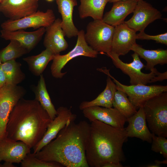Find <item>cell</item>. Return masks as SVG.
<instances>
[{"label":"cell","mask_w":167,"mask_h":167,"mask_svg":"<svg viewBox=\"0 0 167 167\" xmlns=\"http://www.w3.org/2000/svg\"><path fill=\"white\" fill-rule=\"evenodd\" d=\"M155 163L158 164L159 165H160L161 164H167V159H165V160L160 161L158 160H156L154 161Z\"/></svg>","instance_id":"37"},{"label":"cell","mask_w":167,"mask_h":167,"mask_svg":"<svg viewBox=\"0 0 167 167\" xmlns=\"http://www.w3.org/2000/svg\"><path fill=\"white\" fill-rule=\"evenodd\" d=\"M57 111V116L49 125L43 137L33 148V153L39 152L54 139L69 121H75L77 115L72 113L71 108L60 106Z\"/></svg>","instance_id":"12"},{"label":"cell","mask_w":167,"mask_h":167,"mask_svg":"<svg viewBox=\"0 0 167 167\" xmlns=\"http://www.w3.org/2000/svg\"><path fill=\"white\" fill-rule=\"evenodd\" d=\"M6 79L5 75L0 68V89L6 84Z\"/></svg>","instance_id":"34"},{"label":"cell","mask_w":167,"mask_h":167,"mask_svg":"<svg viewBox=\"0 0 167 167\" xmlns=\"http://www.w3.org/2000/svg\"><path fill=\"white\" fill-rule=\"evenodd\" d=\"M59 12L62 16L61 27L65 36L70 38L77 36L79 32L73 19L74 7L77 0H55Z\"/></svg>","instance_id":"21"},{"label":"cell","mask_w":167,"mask_h":167,"mask_svg":"<svg viewBox=\"0 0 167 167\" xmlns=\"http://www.w3.org/2000/svg\"><path fill=\"white\" fill-rule=\"evenodd\" d=\"M131 50L136 53L139 56L147 62L145 66L146 70H150L157 64L163 65L167 63V50L159 49L147 50L136 44L132 47Z\"/></svg>","instance_id":"22"},{"label":"cell","mask_w":167,"mask_h":167,"mask_svg":"<svg viewBox=\"0 0 167 167\" xmlns=\"http://www.w3.org/2000/svg\"><path fill=\"white\" fill-rule=\"evenodd\" d=\"M28 52L18 41L11 40L6 47L0 51V58L2 63L15 60Z\"/></svg>","instance_id":"29"},{"label":"cell","mask_w":167,"mask_h":167,"mask_svg":"<svg viewBox=\"0 0 167 167\" xmlns=\"http://www.w3.org/2000/svg\"><path fill=\"white\" fill-rule=\"evenodd\" d=\"M128 138L125 128L113 127L97 120L91 122L86 151L89 166L102 167L107 163L125 161L122 146Z\"/></svg>","instance_id":"3"},{"label":"cell","mask_w":167,"mask_h":167,"mask_svg":"<svg viewBox=\"0 0 167 167\" xmlns=\"http://www.w3.org/2000/svg\"><path fill=\"white\" fill-rule=\"evenodd\" d=\"M136 35L124 22L114 27L111 52L119 56L127 54L136 43Z\"/></svg>","instance_id":"15"},{"label":"cell","mask_w":167,"mask_h":167,"mask_svg":"<svg viewBox=\"0 0 167 167\" xmlns=\"http://www.w3.org/2000/svg\"><path fill=\"white\" fill-rule=\"evenodd\" d=\"M54 54L48 49L40 54L23 58L27 63L29 70L34 75L38 76L42 74L48 63L52 60Z\"/></svg>","instance_id":"26"},{"label":"cell","mask_w":167,"mask_h":167,"mask_svg":"<svg viewBox=\"0 0 167 167\" xmlns=\"http://www.w3.org/2000/svg\"><path fill=\"white\" fill-rule=\"evenodd\" d=\"M85 117L92 122L101 121L113 127L124 128L126 118L116 109L99 106L89 107L82 110Z\"/></svg>","instance_id":"13"},{"label":"cell","mask_w":167,"mask_h":167,"mask_svg":"<svg viewBox=\"0 0 167 167\" xmlns=\"http://www.w3.org/2000/svg\"><path fill=\"white\" fill-rule=\"evenodd\" d=\"M52 120L38 101L22 98L10 115L6 137L22 141L31 149L42 138Z\"/></svg>","instance_id":"2"},{"label":"cell","mask_w":167,"mask_h":167,"mask_svg":"<svg viewBox=\"0 0 167 167\" xmlns=\"http://www.w3.org/2000/svg\"><path fill=\"white\" fill-rule=\"evenodd\" d=\"M37 85L33 88L35 99L47 112L52 120L57 115V110L52 103L47 90L45 80L42 74L40 76Z\"/></svg>","instance_id":"25"},{"label":"cell","mask_w":167,"mask_h":167,"mask_svg":"<svg viewBox=\"0 0 167 167\" xmlns=\"http://www.w3.org/2000/svg\"><path fill=\"white\" fill-rule=\"evenodd\" d=\"M15 167L13 163L4 162L2 164H0V167Z\"/></svg>","instance_id":"36"},{"label":"cell","mask_w":167,"mask_h":167,"mask_svg":"<svg viewBox=\"0 0 167 167\" xmlns=\"http://www.w3.org/2000/svg\"><path fill=\"white\" fill-rule=\"evenodd\" d=\"M113 106L126 118L133 115L137 111L127 95L123 92L118 90L115 93Z\"/></svg>","instance_id":"28"},{"label":"cell","mask_w":167,"mask_h":167,"mask_svg":"<svg viewBox=\"0 0 167 167\" xmlns=\"http://www.w3.org/2000/svg\"><path fill=\"white\" fill-rule=\"evenodd\" d=\"M62 20L55 19L49 26L45 28L43 45L54 54H59L66 50L68 44L65 38V33L61 27Z\"/></svg>","instance_id":"17"},{"label":"cell","mask_w":167,"mask_h":167,"mask_svg":"<svg viewBox=\"0 0 167 167\" xmlns=\"http://www.w3.org/2000/svg\"><path fill=\"white\" fill-rule=\"evenodd\" d=\"M146 121L152 133L167 137V92L147 100L143 106Z\"/></svg>","instance_id":"4"},{"label":"cell","mask_w":167,"mask_h":167,"mask_svg":"<svg viewBox=\"0 0 167 167\" xmlns=\"http://www.w3.org/2000/svg\"><path fill=\"white\" fill-rule=\"evenodd\" d=\"M30 149L24 142L6 137L0 141V162L21 163Z\"/></svg>","instance_id":"16"},{"label":"cell","mask_w":167,"mask_h":167,"mask_svg":"<svg viewBox=\"0 0 167 167\" xmlns=\"http://www.w3.org/2000/svg\"><path fill=\"white\" fill-rule=\"evenodd\" d=\"M3 0H0V3Z\"/></svg>","instance_id":"42"},{"label":"cell","mask_w":167,"mask_h":167,"mask_svg":"<svg viewBox=\"0 0 167 167\" xmlns=\"http://www.w3.org/2000/svg\"><path fill=\"white\" fill-rule=\"evenodd\" d=\"M90 124L85 120L69 121L56 137L39 152L33 153L43 161L66 167H89L86 157Z\"/></svg>","instance_id":"1"},{"label":"cell","mask_w":167,"mask_h":167,"mask_svg":"<svg viewBox=\"0 0 167 167\" xmlns=\"http://www.w3.org/2000/svg\"><path fill=\"white\" fill-rule=\"evenodd\" d=\"M26 93L25 89L18 85L6 84L0 89V141L6 137V126L11 111Z\"/></svg>","instance_id":"9"},{"label":"cell","mask_w":167,"mask_h":167,"mask_svg":"<svg viewBox=\"0 0 167 167\" xmlns=\"http://www.w3.org/2000/svg\"><path fill=\"white\" fill-rule=\"evenodd\" d=\"M45 31V27H41L32 32H27L22 30L13 31L2 30L0 31V36L6 40H14L17 41L29 52L40 41Z\"/></svg>","instance_id":"19"},{"label":"cell","mask_w":167,"mask_h":167,"mask_svg":"<svg viewBox=\"0 0 167 167\" xmlns=\"http://www.w3.org/2000/svg\"><path fill=\"white\" fill-rule=\"evenodd\" d=\"M37 0H3L0 3V12L9 19H19L37 11Z\"/></svg>","instance_id":"14"},{"label":"cell","mask_w":167,"mask_h":167,"mask_svg":"<svg viewBox=\"0 0 167 167\" xmlns=\"http://www.w3.org/2000/svg\"><path fill=\"white\" fill-rule=\"evenodd\" d=\"M109 0H80L78 12L81 19L92 17L102 20L105 7Z\"/></svg>","instance_id":"24"},{"label":"cell","mask_w":167,"mask_h":167,"mask_svg":"<svg viewBox=\"0 0 167 167\" xmlns=\"http://www.w3.org/2000/svg\"><path fill=\"white\" fill-rule=\"evenodd\" d=\"M2 62L1 61V59L0 58V67L1 64H2Z\"/></svg>","instance_id":"41"},{"label":"cell","mask_w":167,"mask_h":167,"mask_svg":"<svg viewBox=\"0 0 167 167\" xmlns=\"http://www.w3.org/2000/svg\"><path fill=\"white\" fill-rule=\"evenodd\" d=\"M21 64L15 60L8 61L1 64L0 68L4 72L6 84L17 85L25 78V75L21 70Z\"/></svg>","instance_id":"27"},{"label":"cell","mask_w":167,"mask_h":167,"mask_svg":"<svg viewBox=\"0 0 167 167\" xmlns=\"http://www.w3.org/2000/svg\"><path fill=\"white\" fill-rule=\"evenodd\" d=\"M138 1L128 0L113 2L111 9L103 15L102 21L114 27L123 23L125 18L133 12Z\"/></svg>","instance_id":"20"},{"label":"cell","mask_w":167,"mask_h":167,"mask_svg":"<svg viewBox=\"0 0 167 167\" xmlns=\"http://www.w3.org/2000/svg\"><path fill=\"white\" fill-rule=\"evenodd\" d=\"M126 0H109L108 2H110V3H113L115 2L119 1H126ZM137 1H139V0H137Z\"/></svg>","instance_id":"39"},{"label":"cell","mask_w":167,"mask_h":167,"mask_svg":"<svg viewBox=\"0 0 167 167\" xmlns=\"http://www.w3.org/2000/svg\"><path fill=\"white\" fill-rule=\"evenodd\" d=\"M47 1L49 2H52L54 0H46Z\"/></svg>","instance_id":"40"},{"label":"cell","mask_w":167,"mask_h":167,"mask_svg":"<svg viewBox=\"0 0 167 167\" xmlns=\"http://www.w3.org/2000/svg\"><path fill=\"white\" fill-rule=\"evenodd\" d=\"M161 166L160 165H159L155 163L153 164L148 165L146 166L147 167H160Z\"/></svg>","instance_id":"38"},{"label":"cell","mask_w":167,"mask_h":167,"mask_svg":"<svg viewBox=\"0 0 167 167\" xmlns=\"http://www.w3.org/2000/svg\"><path fill=\"white\" fill-rule=\"evenodd\" d=\"M136 39L153 40L157 43L167 45V33L160 34L156 35H150L145 33L144 31L139 32L136 34Z\"/></svg>","instance_id":"32"},{"label":"cell","mask_w":167,"mask_h":167,"mask_svg":"<svg viewBox=\"0 0 167 167\" xmlns=\"http://www.w3.org/2000/svg\"><path fill=\"white\" fill-rule=\"evenodd\" d=\"M85 32L79 31L76 44L73 49L66 54L54 55L50 67L52 76L56 79H61L66 73L62 72V70L70 60L77 57L84 56L96 58L99 54L93 50L86 42L84 38Z\"/></svg>","instance_id":"7"},{"label":"cell","mask_w":167,"mask_h":167,"mask_svg":"<svg viewBox=\"0 0 167 167\" xmlns=\"http://www.w3.org/2000/svg\"><path fill=\"white\" fill-rule=\"evenodd\" d=\"M133 13L132 17L124 22L136 32L144 31L149 24L162 17L159 11L143 0L138 1Z\"/></svg>","instance_id":"11"},{"label":"cell","mask_w":167,"mask_h":167,"mask_svg":"<svg viewBox=\"0 0 167 167\" xmlns=\"http://www.w3.org/2000/svg\"><path fill=\"white\" fill-rule=\"evenodd\" d=\"M122 165L120 163H116L113 162L108 163L104 164L102 167H122Z\"/></svg>","instance_id":"35"},{"label":"cell","mask_w":167,"mask_h":167,"mask_svg":"<svg viewBox=\"0 0 167 167\" xmlns=\"http://www.w3.org/2000/svg\"><path fill=\"white\" fill-rule=\"evenodd\" d=\"M117 90L115 83L111 78L108 76L105 89L93 100L83 101L79 105V108L82 110L86 108L93 106L112 108L114 94Z\"/></svg>","instance_id":"23"},{"label":"cell","mask_w":167,"mask_h":167,"mask_svg":"<svg viewBox=\"0 0 167 167\" xmlns=\"http://www.w3.org/2000/svg\"><path fill=\"white\" fill-rule=\"evenodd\" d=\"M151 150L156 152H159L165 159H167V139L162 136H157L152 133Z\"/></svg>","instance_id":"31"},{"label":"cell","mask_w":167,"mask_h":167,"mask_svg":"<svg viewBox=\"0 0 167 167\" xmlns=\"http://www.w3.org/2000/svg\"><path fill=\"white\" fill-rule=\"evenodd\" d=\"M126 121L128 124L125 129L128 137H136L143 141L151 143L152 133L147 126L143 106L135 114L126 118Z\"/></svg>","instance_id":"18"},{"label":"cell","mask_w":167,"mask_h":167,"mask_svg":"<svg viewBox=\"0 0 167 167\" xmlns=\"http://www.w3.org/2000/svg\"><path fill=\"white\" fill-rule=\"evenodd\" d=\"M22 167H63L60 163L41 160L31 153L28 154L21 162Z\"/></svg>","instance_id":"30"},{"label":"cell","mask_w":167,"mask_h":167,"mask_svg":"<svg viewBox=\"0 0 167 167\" xmlns=\"http://www.w3.org/2000/svg\"><path fill=\"white\" fill-rule=\"evenodd\" d=\"M37 0L39 1V0Z\"/></svg>","instance_id":"43"},{"label":"cell","mask_w":167,"mask_h":167,"mask_svg":"<svg viewBox=\"0 0 167 167\" xmlns=\"http://www.w3.org/2000/svg\"><path fill=\"white\" fill-rule=\"evenodd\" d=\"M114 29V27L102 20H93L87 26L84 34L85 41L94 50L106 54L111 51Z\"/></svg>","instance_id":"5"},{"label":"cell","mask_w":167,"mask_h":167,"mask_svg":"<svg viewBox=\"0 0 167 167\" xmlns=\"http://www.w3.org/2000/svg\"><path fill=\"white\" fill-rule=\"evenodd\" d=\"M167 79V71L164 73L158 72L156 76L153 79L152 83L159 81H162Z\"/></svg>","instance_id":"33"},{"label":"cell","mask_w":167,"mask_h":167,"mask_svg":"<svg viewBox=\"0 0 167 167\" xmlns=\"http://www.w3.org/2000/svg\"><path fill=\"white\" fill-rule=\"evenodd\" d=\"M56 19L52 10L48 9L45 12L39 10L19 19H9L2 23L1 27L2 30L6 31H13L30 28L38 29L48 27Z\"/></svg>","instance_id":"10"},{"label":"cell","mask_w":167,"mask_h":167,"mask_svg":"<svg viewBox=\"0 0 167 167\" xmlns=\"http://www.w3.org/2000/svg\"><path fill=\"white\" fill-rule=\"evenodd\" d=\"M97 70L109 76L115 83L117 90L124 92L137 109L143 106L144 103L150 98L162 92H167V85L123 84L112 76L109 73V70L106 67L97 68Z\"/></svg>","instance_id":"6"},{"label":"cell","mask_w":167,"mask_h":167,"mask_svg":"<svg viewBox=\"0 0 167 167\" xmlns=\"http://www.w3.org/2000/svg\"><path fill=\"white\" fill-rule=\"evenodd\" d=\"M106 55L111 59L116 68L129 77L131 85H146L148 83H152L153 79L159 72L156 68H154L149 73L142 72L141 70L145 67V65L140 60L138 55L135 52L131 55L133 60L130 63L123 62L120 59L119 56L111 52Z\"/></svg>","instance_id":"8"}]
</instances>
